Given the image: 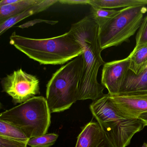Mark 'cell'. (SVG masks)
<instances>
[{"mask_svg":"<svg viewBox=\"0 0 147 147\" xmlns=\"http://www.w3.org/2000/svg\"><path fill=\"white\" fill-rule=\"evenodd\" d=\"M83 50L82 69L78 88V100L95 101L104 95L105 87L98 81L99 69L105 62L98 40V26L91 15L73 24L69 30Z\"/></svg>","mask_w":147,"mask_h":147,"instance_id":"cell-1","label":"cell"},{"mask_svg":"<svg viewBox=\"0 0 147 147\" xmlns=\"http://www.w3.org/2000/svg\"><path fill=\"white\" fill-rule=\"evenodd\" d=\"M10 45L27 57L44 65H61L82 55L83 50L69 31L50 38H30L13 32Z\"/></svg>","mask_w":147,"mask_h":147,"instance_id":"cell-2","label":"cell"},{"mask_svg":"<svg viewBox=\"0 0 147 147\" xmlns=\"http://www.w3.org/2000/svg\"><path fill=\"white\" fill-rule=\"evenodd\" d=\"M82 69V55L54 73L46 85V100L51 113L69 109L78 100V88Z\"/></svg>","mask_w":147,"mask_h":147,"instance_id":"cell-3","label":"cell"},{"mask_svg":"<svg viewBox=\"0 0 147 147\" xmlns=\"http://www.w3.org/2000/svg\"><path fill=\"white\" fill-rule=\"evenodd\" d=\"M51 113L46 99L35 96L1 113L0 120L18 127L30 139L46 134L51 124Z\"/></svg>","mask_w":147,"mask_h":147,"instance_id":"cell-4","label":"cell"},{"mask_svg":"<svg viewBox=\"0 0 147 147\" xmlns=\"http://www.w3.org/2000/svg\"><path fill=\"white\" fill-rule=\"evenodd\" d=\"M147 12L145 6L124 8L98 28V40L102 51L130 42L129 38L139 30Z\"/></svg>","mask_w":147,"mask_h":147,"instance_id":"cell-5","label":"cell"},{"mask_svg":"<svg viewBox=\"0 0 147 147\" xmlns=\"http://www.w3.org/2000/svg\"><path fill=\"white\" fill-rule=\"evenodd\" d=\"M1 83L2 92L11 96L15 104L24 103L40 94L39 80L21 68L7 75Z\"/></svg>","mask_w":147,"mask_h":147,"instance_id":"cell-6","label":"cell"},{"mask_svg":"<svg viewBox=\"0 0 147 147\" xmlns=\"http://www.w3.org/2000/svg\"><path fill=\"white\" fill-rule=\"evenodd\" d=\"M100 126L105 137L113 147H127L135 134L144 127L139 119L127 118L112 121Z\"/></svg>","mask_w":147,"mask_h":147,"instance_id":"cell-7","label":"cell"},{"mask_svg":"<svg viewBox=\"0 0 147 147\" xmlns=\"http://www.w3.org/2000/svg\"><path fill=\"white\" fill-rule=\"evenodd\" d=\"M129 57L105 63L101 74V84L106 88L108 94L115 96L119 94L128 71L129 70Z\"/></svg>","mask_w":147,"mask_h":147,"instance_id":"cell-8","label":"cell"},{"mask_svg":"<svg viewBox=\"0 0 147 147\" xmlns=\"http://www.w3.org/2000/svg\"><path fill=\"white\" fill-rule=\"evenodd\" d=\"M110 98L119 111L127 118L138 119L147 112V93L110 95Z\"/></svg>","mask_w":147,"mask_h":147,"instance_id":"cell-9","label":"cell"},{"mask_svg":"<svg viewBox=\"0 0 147 147\" xmlns=\"http://www.w3.org/2000/svg\"><path fill=\"white\" fill-rule=\"evenodd\" d=\"M145 93H147V67L138 75L129 69L118 95Z\"/></svg>","mask_w":147,"mask_h":147,"instance_id":"cell-10","label":"cell"},{"mask_svg":"<svg viewBox=\"0 0 147 147\" xmlns=\"http://www.w3.org/2000/svg\"><path fill=\"white\" fill-rule=\"evenodd\" d=\"M105 138L98 123L92 121L83 127L77 137L75 147H98Z\"/></svg>","mask_w":147,"mask_h":147,"instance_id":"cell-11","label":"cell"},{"mask_svg":"<svg viewBox=\"0 0 147 147\" xmlns=\"http://www.w3.org/2000/svg\"><path fill=\"white\" fill-rule=\"evenodd\" d=\"M58 1V0H43L40 4L32 7L22 13L5 20V22L0 24V35H2L8 29L21 20L32 15L45 11Z\"/></svg>","mask_w":147,"mask_h":147,"instance_id":"cell-12","label":"cell"},{"mask_svg":"<svg viewBox=\"0 0 147 147\" xmlns=\"http://www.w3.org/2000/svg\"><path fill=\"white\" fill-rule=\"evenodd\" d=\"M43 0H19L17 3L0 7V24L12 17L18 15Z\"/></svg>","mask_w":147,"mask_h":147,"instance_id":"cell-13","label":"cell"},{"mask_svg":"<svg viewBox=\"0 0 147 147\" xmlns=\"http://www.w3.org/2000/svg\"><path fill=\"white\" fill-rule=\"evenodd\" d=\"M92 8L100 9L130 7L147 5V0H89V4Z\"/></svg>","mask_w":147,"mask_h":147,"instance_id":"cell-14","label":"cell"},{"mask_svg":"<svg viewBox=\"0 0 147 147\" xmlns=\"http://www.w3.org/2000/svg\"><path fill=\"white\" fill-rule=\"evenodd\" d=\"M128 57L130 60V70L135 74H139L147 67V45L134 48Z\"/></svg>","mask_w":147,"mask_h":147,"instance_id":"cell-15","label":"cell"},{"mask_svg":"<svg viewBox=\"0 0 147 147\" xmlns=\"http://www.w3.org/2000/svg\"><path fill=\"white\" fill-rule=\"evenodd\" d=\"M0 136L27 142L29 138L18 127L0 120Z\"/></svg>","mask_w":147,"mask_h":147,"instance_id":"cell-16","label":"cell"},{"mask_svg":"<svg viewBox=\"0 0 147 147\" xmlns=\"http://www.w3.org/2000/svg\"><path fill=\"white\" fill-rule=\"evenodd\" d=\"M118 11L114 10L92 7L90 15L99 28L114 17Z\"/></svg>","mask_w":147,"mask_h":147,"instance_id":"cell-17","label":"cell"},{"mask_svg":"<svg viewBox=\"0 0 147 147\" xmlns=\"http://www.w3.org/2000/svg\"><path fill=\"white\" fill-rule=\"evenodd\" d=\"M59 136L55 133L45 134L41 136L32 138L27 142L31 147H50L55 144Z\"/></svg>","mask_w":147,"mask_h":147,"instance_id":"cell-18","label":"cell"},{"mask_svg":"<svg viewBox=\"0 0 147 147\" xmlns=\"http://www.w3.org/2000/svg\"><path fill=\"white\" fill-rule=\"evenodd\" d=\"M147 45V15L143 19L136 36L135 48Z\"/></svg>","mask_w":147,"mask_h":147,"instance_id":"cell-19","label":"cell"},{"mask_svg":"<svg viewBox=\"0 0 147 147\" xmlns=\"http://www.w3.org/2000/svg\"><path fill=\"white\" fill-rule=\"evenodd\" d=\"M27 142L0 136V147H27Z\"/></svg>","mask_w":147,"mask_h":147,"instance_id":"cell-20","label":"cell"},{"mask_svg":"<svg viewBox=\"0 0 147 147\" xmlns=\"http://www.w3.org/2000/svg\"><path fill=\"white\" fill-rule=\"evenodd\" d=\"M58 22V21H51V20H44L42 19H36L32 21H29L22 25L19 26L18 27L20 28L24 29V28H28L30 26H32L37 23H45L49 24L55 25Z\"/></svg>","mask_w":147,"mask_h":147,"instance_id":"cell-21","label":"cell"},{"mask_svg":"<svg viewBox=\"0 0 147 147\" xmlns=\"http://www.w3.org/2000/svg\"><path fill=\"white\" fill-rule=\"evenodd\" d=\"M89 0H60L58 2L68 5H86L89 4Z\"/></svg>","mask_w":147,"mask_h":147,"instance_id":"cell-22","label":"cell"},{"mask_svg":"<svg viewBox=\"0 0 147 147\" xmlns=\"http://www.w3.org/2000/svg\"><path fill=\"white\" fill-rule=\"evenodd\" d=\"M19 0H1L0 1V7L11 5L17 3Z\"/></svg>","mask_w":147,"mask_h":147,"instance_id":"cell-23","label":"cell"},{"mask_svg":"<svg viewBox=\"0 0 147 147\" xmlns=\"http://www.w3.org/2000/svg\"><path fill=\"white\" fill-rule=\"evenodd\" d=\"M138 119L142 122L144 126H147V112L141 114Z\"/></svg>","mask_w":147,"mask_h":147,"instance_id":"cell-24","label":"cell"},{"mask_svg":"<svg viewBox=\"0 0 147 147\" xmlns=\"http://www.w3.org/2000/svg\"><path fill=\"white\" fill-rule=\"evenodd\" d=\"M98 147H113L111 145L109 142L107 140L106 138L105 137V139L101 142L100 144Z\"/></svg>","mask_w":147,"mask_h":147,"instance_id":"cell-25","label":"cell"}]
</instances>
